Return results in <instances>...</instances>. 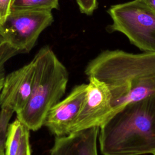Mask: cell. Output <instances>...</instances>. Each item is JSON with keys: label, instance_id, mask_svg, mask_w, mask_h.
<instances>
[{"label": "cell", "instance_id": "obj_8", "mask_svg": "<svg viewBox=\"0 0 155 155\" xmlns=\"http://www.w3.org/2000/svg\"><path fill=\"white\" fill-rule=\"evenodd\" d=\"M35 73L33 60L5 76L0 93L1 108L18 113L27 104L31 92Z\"/></svg>", "mask_w": 155, "mask_h": 155}, {"label": "cell", "instance_id": "obj_15", "mask_svg": "<svg viewBox=\"0 0 155 155\" xmlns=\"http://www.w3.org/2000/svg\"><path fill=\"white\" fill-rule=\"evenodd\" d=\"M29 131L30 130L26 128L22 139L20 147L16 155H31Z\"/></svg>", "mask_w": 155, "mask_h": 155}, {"label": "cell", "instance_id": "obj_6", "mask_svg": "<svg viewBox=\"0 0 155 155\" xmlns=\"http://www.w3.org/2000/svg\"><path fill=\"white\" fill-rule=\"evenodd\" d=\"M88 79L84 103L70 128V134L100 128L114 114L112 96L107 85L93 77Z\"/></svg>", "mask_w": 155, "mask_h": 155}, {"label": "cell", "instance_id": "obj_14", "mask_svg": "<svg viewBox=\"0 0 155 155\" xmlns=\"http://www.w3.org/2000/svg\"><path fill=\"white\" fill-rule=\"evenodd\" d=\"M81 13L91 15L97 7V0H76Z\"/></svg>", "mask_w": 155, "mask_h": 155}, {"label": "cell", "instance_id": "obj_10", "mask_svg": "<svg viewBox=\"0 0 155 155\" xmlns=\"http://www.w3.org/2000/svg\"><path fill=\"white\" fill-rule=\"evenodd\" d=\"M27 127L17 118L8 125L5 144V155H16Z\"/></svg>", "mask_w": 155, "mask_h": 155}, {"label": "cell", "instance_id": "obj_13", "mask_svg": "<svg viewBox=\"0 0 155 155\" xmlns=\"http://www.w3.org/2000/svg\"><path fill=\"white\" fill-rule=\"evenodd\" d=\"M19 54V52L9 44H6L0 52V93L5 79V63L11 58Z\"/></svg>", "mask_w": 155, "mask_h": 155}, {"label": "cell", "instance_id": "obj_2", "mask_svg": "<svg viewBox=\"0 0 155 155\" xmlns=\"http://www.w3.org/2000/svg\"><path fill=\"white\" fill-rule=\"evenodd\" d=\"M98 136L103 155L155 154V94L125 105Z\"/></svg>", "mask_w": 155, "mask_h": 155}, {"label": "cell", "instance_id": "obj_4", "mask_svg": "<svg viewBox=\"0 0 155 155\" xmlns=\"http://www.w3.org/2000/svg\"><path fill=\"white\" fill-rule=\"evenodd\" d=\"M113 22L110 32L125 35L144 52H155V10L142 0L111 5L107 11Z\"/></svg>", "mask_w": 155, "mask_h": 155}, {"label": "cell", "instance_id": "obj_1", "mask_svg": "<svg viewBox=\"0 0 155 155\" xmlns=\"http://www.w3.org/2000/svg\"><path fill=\"white\" fill-rule=\"evenodd\" d=\"M85 73L107 85L114 114L130 102L155 94V52L104 50L88 62Z\"/></svg>", "mask_w": 155, "mask_h": 155}, {"label": "cell", "instance_id": "obj_9", "mask_svg": "<svg viewBox=\"0 0 155 155\" xmlns=\"http://www.w3.org/2000/svg\"><path fill=\"white\" fill-rule=\"evenodd\" d=\"M99 127H93L65 136L69 155H97Z\"/></svg>", "mask_w": 155, "mask_h": 155}, {"label": "cell", "instance_id": "obj_11", "mask_svg": "<svg viewBox=\"0 0 155 155\" xmlns=\"http://www.w3.org/2000/svg\"><path fill=\"white\" fill-rule=\"evenodd\" d=\"M59 7V0H12L11 11L51 12Z\"/></svg>", "mask_w": 155, "mask_h": 155}, {"label": "cell", "instance_id": "obj_18", "mask_svg": "<svg viewBox=\"0 0 155 155\" xmlns=\"http://www.w3.org/2000/svg\"><path fill=\"white\" fill-rule=\"evenodd\" d=\"M142 1L146 2L151 8L155 10V0H142Z\"/></svg>", "mask_w": 155, "mask_h": 155}, {"label": "cell", "instance_id": "obj_19", "mask_svg": "<svg viewBox=\"0 0 155 155\" xmlns=\"http://www.w3.org/2000/svg\"><path fill=\"white\" fill-rule=\"evenodd\" d=\"M154 155H155V154H154Z\"/></svg>", "mask_w": 155, "mask_h": 155}, {"label": "cell", "instance_id": "obj_16", "mask_svg": "<svg viewBox=\"0 0 155 155\" xmlns=\"http://www.w3.org/2000/svg\"><path fill=\"white\" fill-rule=\"evenodd\" d=\"M12 0H0V26L5 22L11 12Z\"/></svg>", "mask_w": 155, "mask_h": 155}, {"label": "cell", "instance_id": "obj_17", "mask_svg": "<svg viewBox=\"0 0 155 155\" xmlns=\"http://www.w3.org/2000/svg\"><path fill=\"white\" fill-rule=\"evenodd\" d=\"M6 42L5 40V38L4 37V35L2 34V32L0 28V52L2 50V49L4 48L5 45L6 44Z\"/></svg>", "mask_w": 155, "mask_h": 155}, {"label": "cell", "instance_id": "obj_7", "mask_svg": "<svg viewBox=\"0 0 155 155\" xmlns=\"http://www.w3.org/2000/svg\"><path fill=\"white\" fill-rule=\"evenodd\" d=\"M87 88L86 84L74 86L68 95L48 112L44 126L55 137L65 136L70 134V128L84 103Z\"/></svg>", "mask_w": 155, "mask_h": 155}, {"label": "cell", "instance_id": "obj_12", "mask_svg": "<svg viewBox=\"0 0 155 155\" xmlns=\"http://www.w3.org/2000/svg\"><path fill=\"white\" fill-rule=\"evenodd\" d=\"M14 113L9 108H1L0 111V155H5V144L9 122Z\"/></svg>", "mask_w": 155, "mask_h": 155}, {"label": "cell", "instance_id": "obj_3", "mask_svg": "<svg viewBox=\"0 0 155 155\" xmlns=\"http://www.w3.org/2000/svg\"><path fill=\"white\" fill-rule=\"evenodd\" d=\"M32 60L35 73L31 94L16 118L29 130L36 131L44 125L48 112L64 95L68 72L48 46L42 47Z\"/></svg>", "mask_w": 155, "mask_h": 155}, {"label": "cell", "instance_id": "obj_5", "mask_svg": "<svg viewBox=\"0 0 155 155\" xmlns=\"http://www.w3.org/2000/svg\"><path fill=\"white\" fill-rule=\"evenodd\" d=\"M53 21L51 12L11 11L0 28L6 43L24 53L33 48L40 34Z\"/></svg>", "mask_w": 155, "mask_h": 155}]
</instances>
